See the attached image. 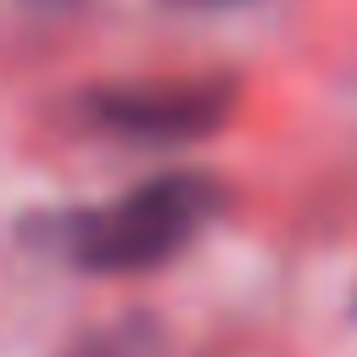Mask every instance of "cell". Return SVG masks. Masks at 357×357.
<instances>
[{
    "label": "cell",
    "mask_w": 357,
    "mask_h": 357,
    "mask_svg": "<svg viewBox=\"0 0 357 357\" xmlns=\"http://www.w3.org/2000/svg\"><path fill=\"white\" fill-rule=\"evenodd\" d=\"M240 84L229 73L201 78H128V84H95L78 95V117L100 134L139 139V145H190L218 134L234 117Z\"/></svg>",
    "instance_id": "cell-2"
},
{
    "label": "cell",
    "mask_w": 357,
    "mask_h": 357,
    "mask_svg": "<svg viewBox=\"0 0 357 357\" xmlns=\"http://www.w3.org/2000/svg\"><path fill=\"white\" fill-rule=\"evenodd\" d=\"M61 357H173V340L156 312H117V318L84 329Z\"/></svg>",
    "instance_id": "cell-3"
},
{
    "label": "cell",
    "mask_w": 357,
    "mask_h": 357,
    "mask_svg": "<svg viewBox=\"0 0 357 357\" xmlns=\"http://www.w3.org/2000/svg\"><path fill=\"white\" fill-rule=\"evenodd\" d=\"M229 206V184L201 167L156 173L100 206H45L17 223L22 245L78 273H151L190 251Z\"/></svg>",
    "instance_id": "cell-1"
},
{
    "label": "cell",
    "mask_w": 357,
    "mask_h": 357,
    "mask_svg": "<svg viewBox=\"0 0 357 357\" xmlns=\"http://www.w3.org/2000/svg\"><path fill=\"white\" fill-rule=\"evenodd\" d=\"M33 6H67V0H33Z\"/></svg>",
    "instance_id": "cell-5"
},
{
    "label": "cell",
    "mask_w": 357,
    "mask_h": 357,
    "mask_svg": "<svg viewBox=\"0 0 357 357\" xmlns=\"http://www.w3.org/2000/svg\"><path fill=\"white\" fill-rule=\"evenodd\" d=\"M184 6H240V0H184Z\"/></svg>",
    "instance_id": "cell-4"
}]
</instances>
